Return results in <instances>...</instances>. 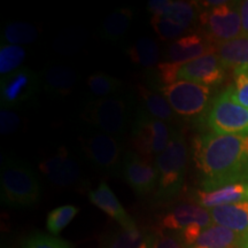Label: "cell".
<instances>
[{
    "instance_id": "obj_9",
    "label": "cell",
    "mask_w": 248,
    "mask_h": 248,
    "mask_svg": "<svg viewBox=\"0 0 248 248\" xmlns=\"http://www.w3.org/2000/svg\"><path fill=\"white\" fill-rule=\"evenodd\" d=\"M207 124L217 135H248V108L233 100L228 88L213 102Z\"/></svg>"
},
{
    "instance_id": "obj_31",
    "label": "cell",
    "mask_w": 248,
    "mask_h": 248,
    "mask_svg": "<svg viewBox=\"0 0 248 248\" xmlns=\"http://www.w3.org/2000/svg\"><path fill=\"white\" fill-rule=\"evenodd\" d=\"M151 26L164 42H175L186 32L178 23L166 15H152Z\"/></svg>"
},
{
    "instance_id": "obj_1",
    "label": "cell",
    "mask_w": 248,
    "mask_h": 248,
    "mask_svg": "<svg viewBox=\"0 0 248 248\" xmlns=\"http://www.w3.org/2000/svg\"><path fill=\"white\" fill-rule=\"evenodd\" d=\"M193 161L202 190L248 182V135L197 136Z\"/></svg>"
},
{
    "instance_id": "obj_10",
    "label": "cell",
    "mask_w": 248,
    "mask_h": 248,
    "mask_svg": "<svg viewBox=\"0 0 248 248\" xmlns=\"http://www.w3.org/2000/svg\"><path fill=\"white\" fill-rule=\"evenodd\" d=\"M42 90L40 73L30 68H20L0 80L1 108H20L36 97Z\"/></svg>"
},
{
    "instance_id": "obj_6",
    "label": "cell",
    "mask_w": 248,
    "mask_h": 248,
    "mask_svg": "<svg viewBox=\"0 0 248 248\" xmlns=\"http://www.w3.org/2000/svg\"><path fill=\"white\" fill-rule=\"evenodd\" d=\"M79 142L95 169L111 175L121 172L124 157L121 138L95 130L79 136Z\"/></svg>"
},
{
    "instance_id": "obj_29",
    "label": "cell",
    "mask_w": 248,
    "mask_h": 248,
    "mask_svg": "<svg viewBox=\"0 0 248 248\" xmlns=\"http://www.w3.org/2000/svg\"><path fill=\"white\" fill-rule=\"evenodd\" d=\"M79 209L73 204H64L48 213L46 218V228L52 235H57L64 230L75 218Z\"/></svg>"
},
{
    "instance_id": "obj_37",
    "label": "cell",
    "mask_w": 248,
    "mask_h": 248,
    "mask_svg": "<svg viewBox=\"0 0 248 248\" xmlns=\"http://www.w3.org/2000/svg\"><path fill=\"white\" fill-rule=\"evenodd\" d=\"M191 248H207V247H202V246H193V247H191Z\"/></svg>"
},
{
    "instance_id": "obj_30",
    "label": "cell",
    "mask_w": 248,
    "mask_h": 248,
    "mask_svg": "<svg viewBox=\"0 0 248 248\" xmlns=\"http://www.w3.org/2000/svg\"><path fill=\"white\" fill-rule=\"evenodd\" d=\"M26 49L22 46L1 44L0 46V74L7 76L20 69V66L26 60Z\"/></svg>"
},
{
    "instance_id": "obj_13",
    "label": "cell",
    "mask_w": 248,
    "mask_h": 248,
    "mask_svg": "<svg viewBox=\"0 0 248 248\" xmlns=\"http://www.w3.org/2000/svg\"><path fill=\"white\" fill-rule=\"evenodd\" d=\"M39 170L52 184L59 187H68L80 181V168L66 147H60L57 153L39 163Z\"/></svg>"
},
{
    "instance_id": "obj_14",
    "label": "cell",
    "mask_w": 248,
    "mask_h": 248,
    "mask_svg": "<svg viewBox=\"0 0 248 248\" xmlns=\"http://www.w3.org/2000/svg\"><path fill=\"white\" fill-rule=\"evenodd\" d=\"M215 224L208 209L197 203H181L161 218L162 230L182 232L188 228H209Z\"/></svg>"
},
{
    "instance_id": "obj_33",
    "label": "cell",
    "mask_w": 248,
    "mask_h": 248,
    "mask_svg": "<svg viewBox=\"0 0 248 248\" xmlns=\"http://www.w3.org/2000/svg\"><path fill=\"white\" fill-rule=\"evenodd\" d=\"M185 241L181 232L162 230L154 233L152 248H186Z\"/></svg>"
},
{
    "instance_id": "obj_26",
    "label": "cell",
    "mask_w": 248,
    "mask_h": 248,
    "mask_svg": "<svg viewBox=\"0 0 248 248\" xmlns=\"http://www.w3.org/2000/svg\"><path fill=\"white\" fill-rule=\"evenodd\" d=\"M39 30L35 24L28 22H11L6 24L1 32V44L27 45L38 38Z\"/></svg>"
},
{
    "instance_id": "obj_16",
    "label": "cell",
    "mask_w": 248,
    "mask_h": 248,
    "mask_svg": "<svg viewBox=\"0 0 248 248\" xmlns=\"http://www.w3.org/2000/svg\"><path fill=\"white\" fill-rule=\"evenodd\" d=\"M215 47L216 46L202 35L191 33L170 43L166 51L164 61L170 63H185L213 53L215 52Z\"/></svg>"
},
{
    "instance_id": "obj_28",
    "label": "cell",
    "mask_w": 248,
    "mask_h": 248,
    "mask_svg": "<svg viewBox=\"0 0 248 248\" xmlns=\"http://www.w3.org/2000/svg\"><path fill=\"white\" fill-rule=\"evenodd\" d=\"M198 4L199 2L195 1H182V0L181 1H172L170 0L168 8L166 9L163 15L170 17L185 31H187L197 20Z\"/></svg>"
},
{
    "instance_id": "obj_35",
    "label": "cell",
    "mask_w": 248,
    "mask_h": 248,
    "mask_svg": "<svg viewBox=\"0 0 248 248\" xmlns=\"http://www.w3.org/2000/svg\"><path fill=\"white\" fill-rule=\"evenodd\" d=\"M22 125V120L13 109L1 108L0 110V132L1 135H12Z\"/></svg>"
},
{
    "instance_id": "obj_11",
    "label": "cell",
    "mask_w": 248,
    "mask_h": 248,
    "mask_svg": "<svg viewBox=\"0 0 248 248\" xmlns=\"http://www.w3.org/2000/svg\"><path fill=\"white\" fill-rule=\"evenodd\" d=\"M176 64V82L187 80L204 86L219 85L225 78V69L215 52L195 60Z\"/></svg>"
},
{
    "instance_id": "obj_25",
    "label": "cell",
    "mask_w": 248,
    "mask_h": 248,
    "mask_svg": "<svg viewBox=\"0 0 248 248\" xmlns=\"http://www.w3.org/2000/svg\"><path fill=\"white\" fill-rule=\"evenodd\" d=\"M126 54L129 55L131 62L146 69H150L160 63L159 45L148 37L139 38L135 44L126 49Z\"/></svg>"
},
{
    "instance_id": "obj_4",
    "label": "cell",
    "mask_w": 248,
    "mask_h": 248,
    "mask_svg": "<svg viewBox=\"0 0 248 248\" xmlns=\"http://www.w3.org/2000/svg\"><path fill=\"white\" fill-rule=\"evenodd\" d=\"M132 102L124 95L93 99L82 111L83 120L98 131L121 138L126 132L131 116Z\"/></svg>"
},
{
    "instance_id": "obj_7",
    "label": "cell",
    "mask_w": 248,
    "mask_h": 248,
    "mask_svg": "<svg viewBox=\"0 0 248 248\" xmlns=\"http://www.w3.org/2000/svg\"><path fill=\"white\" fill-rule=\"evenodd\" d=\"M237 4L238 2L228 1L216 7H210L199 15V22L203 31L202 36L215 46L243 36Z\"/></svg>"
},
{
    "instance_id": "obj_21",
    "label": "cell",
    "mask_w": 248,
    "mask_h": 248,
    "mask_svg": "<svg viewBox=\"0 0 248 248\" xmlns=\"http://www.w3.org/2000/svg\"><path fill=\"white\" fill-rule=\"evenodd\" d=\"M209 212L215 224L248 234V201L217 207Z\"/></svg>"
},
{
    "instance_id": "obj_15",
    "label": "cell",
    "mask_w": 248,
    "mask_h": 248,
    "mask_svg": "<svg viewBox=\"0 0 248 248\" xmlns=\"http://www.w3.org/2000/svg\"><path fill=\"white\" fill-rule=\"evenodd\" d=\"M192 200L206 209L248 201V182L233 183L214 190H194Z\"/></svg>"
},
{
    "instance_id": "obj_20",
    "label": "cell",
    "mask_w": 248,
    "mask_h": 248,
    "mask_svg": "<svg viewBox=\"0 0 248 248\" xmlns=\"http://www.w3.org/2000/svg\"><path fill=\"white\" fill-rule=\"evenodd\" d=\"M215 53L225 68H231L234 73L248 71V37L240 36L230 42L221 43L216 45Z\"/></svg>"
},
{
    "instance_id": "obj_22",
    "label": "cell",
    "mask_w": 248,
    "mask_h": 248,
    "mask_svg": "<svg viewBox=\"0 0 248 248\" xmlns=\"http://www.w3.org/2000/svg\"><path fill=\"white\" fill-rule=\"evenodd\" d=\"M154 233L142 231L137 225L121 228L107 235L102 248H152Z\"/></svg>"
},
{
    "instance_id": "obj_27",
    "label": "cell",
    "mask_w": 248,
    "mask_h": 248,
    "mask_svg": "<svg viewBox=\"0 0 248 248\" xmlns=\"http://www.w3.org/2000/svg\"><path fill=\"white\" fill-rule=\"evenodd\" d=\"M86 84L90 92L97 99L113 97L122 91L123 83L115 77L105 73H94L89 76Z\"/></svg>"
},
{
    "instance_id": "obj_18",
    "label": "cell",
    "mask_w": 248,
    "mask_h": 248,
    "mask_svg": "<svg viewBox=\"0 0 248 248\" xmlns=\"http://www.w3.org/2000/svg\"><path fill=\"white\" fill-rule=\"evenodd\" d=\"M89 200L119 223L121 228H129L136 224L107 183L101 182L95 190L89 191Z\"/></svg>"
},
{
    "instance_id": "obj_36",
    "label": "cell",
    "mask_w": 248,
    "mask_h": 248,
    "mask_svg": "<svg viewBox=\"0 0 248 248\" xmlns=\"http://www.w3.org/2000/svg\"><path fill=\"white\" fill-rule=\"evenodd\" d=\"M239 14L241 18V28H243V36L248 37V0L239 2L238 5Z\"/></svg>"
},
{
    "instance_id": "obj_23",
    "label": "cell",
    "mask_w": 248,
    "mask_h": 248,
    "mask_svg": "<svg viewBox=\"0 0 248 248\" xmlns=\"http://www.w3.org/2000/svg\"><path fill=\"white\" fill-rule=\"evenodd\" d=\"M137 91L146 113L167 124L175 121V111L172 110L168 100L159 91H154L153 89L151 90L144 85H137Z\"/></svg>"
},
{
    "instance_id": "obj_17",
    "label": "cell",
    "mask_w": 248,
    "mask_h": 248,
    "mask_svg": "<svg viewBox=\"0 0 248 248\" xmlns=\"http://www.w3.org/2000/svg\"><path fill=\"white\" fill-rule=\"evenodd\" d=\"M42 90L48 95L62 98L69 95L78 82L79 76L75 70L67 66H49L40 73Z\"/></svg>"
},
{
    "instance_id": "obj_12",
    "label": "cell",
    "mask_w": 248,
    "mask_h": 248,
    "mask_svg": "<svg viewBox=\"0 0 248 248\" xmlns=\"http://www.w3.org/2000/svg\"><path fill=\"white\" fill-rule=\"evenodd\" d=\"M121 173L124 181L138 195L151 193L156 187L159 181V173L155 163L133 151L124 153Z\"/></svg>"
},
{
    "instance_id": "obj_34",
    "label": "cell",
    "mask_w": 248,
    "mask_h": 248,
    "mask_svg": "<svg viewBox=\"0 0 248 248\" xmlns=\"http://www.w3.org/2000/svg\"><path fill=\"white\" fill-rule=\"evenodd\" d=\"M229 90L233 100L248 108V71L234 73L233 85L229 86Z\"/></svg>"
},
{
    "instance_id": "obj_8",
    "label": "cell",
    "mask_w": 248,
    "mask_h": 248,
    "mask_svg": "<svg viewBox=\"0 0 248 248\" xmlns=\"http://www.w3.org/2000/svg\"><path fill=\"white\" fill-rule=\"evenodd\" d=\"M167 99L176 115L183 119H194L206 110L210 99V88L187 80H178L170 85L157 88Z\"/></svg>"
},
{
    "instance_id": "obj_32",
    "label": "cell",
    "mask_w": 248,
    "mask_h": 248,
    "mask_svg": "<svg viewBox=\"0 0 248 248\" xmlns=\"http://www.w3.org/2000/svg\"><path fill=\"white\" fill-rule=\"evenodd\" d=\"M22 248H73L68 241L47 234H32L24 241Z\"/></svg>"
},
{
    "instance_id": "obj_3",
    "label": "cell",
    "mask_w": 248,
    "mask_h": 248,
    "mask_svg": "<svg viewBox=\"0 0 248 248\" xmlns=\"http://www.w3.org/2000/svg\"><path fill=\"white\" fill-rule=\"evenodd\" d=\"M154 163L159 173L157 199H171L179 193L184 185L188 163V148L182 132L172 131L168 146L155 157Z\"/></svg>"
},
{
    "instance_id": "obj_2",
    "label": "cell",
    "mask_w": 248,
    "mask_h": 248,
    "mask_svg": "<svg viewBox=\"0 0 248 248\" xmlns=\"http://www.w3.org/2000/svg\"><path fill=\"white\" fill-rule=\"evenodd\" d=\"M38 177L29 164L14 159H6L0 171L1 202L12 208H28L40 199Z\"/></svg>"
},
{
    "instance_id": "obj_19",
    "label": "cell",
    "mask_w": 248,
    "mask_h": 248,
    "mask_svg": "<svg viewBox=\"0 0 248 248\" xmlns=\"http://www.w3.org/2000/svg\"><path fill=\"white\" fill-rule=\"evenodd\" d=\"M194 246L207 248H248V234L239 233L218 224L204 229Z\"/></svg>"
},
{
    "instance_id": "obj_5",
    "label": "cell",
    "mask_w": 248,
    "mask_h": 248,
    "mask_svg": "<svg viewBox=\"0 0 248 248\" xmlns=\"http://www.w3.org/2000/svg\"><path fill=\"white\" fill-rule=\"evenodd\" d=\"M171 135L172 131L168 124L140 109L133 120L130 140L135 150L133 152L152 161V157L155 160L166 150Z\"/></svg>"
},
{
    "instance_id": "obj_24",
    "label": "cell",
    "mask_w": 248,
    "mask_h": 248,
    "mask_svg": "<svg viewBox=\"0 0 248 248\" xmlns=\"http://www.w3.org/2000/svg\"><path fill=\"white\" fill-rule=\"evenodd\" d=\"M133 12L130 7L117 8L108 15L101 24L99 35L102 39L116 42L125 35L131 26Z\"/></svg>"
}]
</instances>
